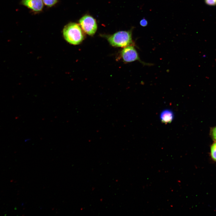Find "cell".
<instances>
[{
    "label": "cell",
    "instance_id": "7a4b0ae2",
    "mask_svg": "<svg viewBox=\"0 0 216 216\" xmlns=\"http://www.w3.org/2000/svg\"><path fill=\"white\" fill-rule=\"evenodd\" d=\"M104 36L113 46L124 47L134 44L131 31H119L112 34Z\"/></svg>",
    "mask_w": 216,
    "mask_h": 216
},
{
    "label": "cell",
    "instance_id": "8992f818",
    "mask_svg": "<svg viewBox=\"0 0 216 216\" xmlns=\"http://www.w3.org/2000/svg\"><path fill=\"white\" fill-rule=\"evenodd\" d=\"M173 117V112L168 109L163 110L160 115V119L164 123L170 122L172 120Z\"/></svg>",
    "mask_w": 216,
    "mask_h": 216
},
{
    "label": "cell",
    "instance_id": "3957f363",
    "mask_svg": "<svg viewBox=\"0 0 216 216\" xmlns=\"http://www.w3.org/2000/svg\"><path fill=\"white\" fill-rule=\"evenodd\" d=\"M80 25L83 31L88 35L93 36L97 29L96 20L92 16L86 14L79 21Z\"/></svg>",
    "mask_w": 216,
    "mask_h": 216
},
{
    "label": "cell",
    "instance_id": "8fae6325",
    "mask_svg": "<svg viewBox=\"0 0 216 216\" xmlns=\"http://www.w3.org/2000/svg\"><path fill=\"white\" fill-rule=\"evenodd\" d=\"M140 24L141 26L145 27L147 26L148 24V22L147 20L144 18L140 21Z\"/></svg>",
    "mask_w": 216,
    "mask_h": 216
},
{
    "label": "cell",
    "instance_id": "30bf717a",
    "mask_svg": "<svg viewBox=\"0 0 216 216\" xmlns=\"http://www.w3.org/2000/svg\"><path fill=\"white\" fill-rule=\"evenodd\" d=\"M206 3L208 5L214 6L216 5V0H205Z\"/></svg>",
    "mask_w": 216,
    "mask_h": 216
},
{
    "label": "cell",
    "instance_id": "9c48e42d",
    "mask_svg": "<svg viewBox=\"0 0 216 216\" xmlns=\"http://www.w3.org/2000/svg\"><path fill=\"white\" fill-rule=\"evenodd\" d=\"M43 1L45 5L49 7H51L57 2V0H43Z\"/></svg>",
    "mask_w": 216,
    "mask_h": 216
},
{
    "label": "cell",
    "instance_id": "277c9868",
    "mask_svg": "<svg viewBox=\"0 0 216 216\" xmlns=\"http://www.w3.org/2000/svg\"><path fill=\"white\" fill-rule=\"evenodd\" d=\"M120 55L122 60L125 62H130L138 61L144 65H151L141 61L136 50L133 45L124 47L121 51Z\"/></svg>",
    "mask_w": 216,
    "mask_h": 216
},
{
    "label": "cell",
    "instance_id": "7c38bea8",
    "mask_svg": "<svg viewBox=\"0 0 216 216\" xmlns=\"http://www.w3.org/2000/svg\"><path fill=\"white\" fill-rule=\"evenodd\" d=\"M203 57L205 58L206 57V56L205 55H203Z\"/></svg>",
    "mask_w": 216,
    "mask_h": 216
},
{
    "label": "cell",
    "instance_id": "52a82bcc",
    "mask_svg": "<svg viewBox=\"0 0 216 216\" xmlns=\"http://www.w3.org/2000/svg\"><path fill=\"white\" fill-rule=\"evenodd\" d=\"M210 154L212 159L216 162V142H214L211 146Z\"/></svg>",
    "mask_w": 216,
    "mask_h": 216
},
{
    "label": "cell",
    "instance_id": "6da1fadb",
    "mask_svg": "<svg viewBox=\"0 0 216 216\" xmlns=\"http://www.w3.org/2000/svg\"><path fill=\"white\" fill-rule=\"evenodd\" d=\"M63 34L65 40L70 44L76 45L84 39V35L80 26L74 22L70 23L63 28Z\"/></svg>",
    "mask_w": 216,
    "mask_h": 216
},
{
    "label": "cell",
    "instance_id": "5b68a950",
    "mask_svg": "<svg viewBox=\"0 0 216 216\" xmlns=\"http://www.w3.org/2000/svg\"><path fill=\"white\" fill-rule=\"evenodd\" d=\"M22 4L35 11H41L43 8L42 0H22Z\"/></svg>",
    "mask_w": 216,
    "mask_h": 216
},
{
    "label": "cell",
    "instance_id": "ba28073f",
    "mask_svg": "<svg viewBox=\"0 0 216 216\" xmlns=\"http://www.w3.org/2000/svg\"><path fill=\"white\" fill-rule=\"evenodd\" d=\"M210 135L213 140L214 142H216V126L211 128Z\"/></svg>",
    "mask_w": 216,
    "mask_h": 216
}]
</instances>
